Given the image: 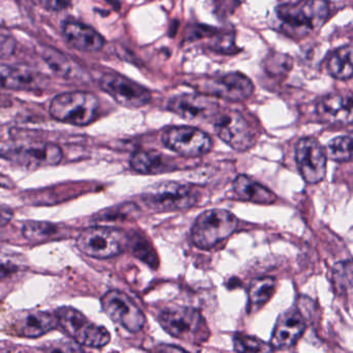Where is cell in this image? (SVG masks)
<instances>
[{"label":"cell","mask_w":353,"mask_h":353,"mask_svg":"<svg viewBox=\"0 0 353 353\" xmlns=\"http://www.w3.org/2000/svg\"><path fill=\"white\" fill-rule=\"evenodd\" d=\"M276 14L281 30L288 36L301 38L324 26L330 7L326 0H301L279 6Z\"/></svg>","instance_id":"6da1fadb"},{"label":"cell","mask_w":353,"mask_h":353,"mask_svg":"<svg viewBox=\"0 0 353 353\" xmlns=\"http://www.w3.org/2000/svg\"><path fill=\"white\" fill-rule=\"evenodd\" d=\"M141 198L152 212H172L193 208L199 200V194L189 183L163 181L148 188Z\"/></svg>","instance_id":"7a4b0ae2"},{"label":"cell","mask_w":353,"mask_h":353,"mask_svg":"<svg viewBox=\"0 0 353 353\" xmlns=\"http://www.w3.org/2000/svg\"><path fill=\"white\" fill-rule=\"evenodd\" d=\"M100 102L92 92H63L51 101V117L61 123L84 127L90 125L98 115Z\"/></svg>","instance_id":"3957f363"},{"label":"cell","mask_w":353,"mask_h":353,"mask_svg":"<svg viewBox=\"0 0 353 353\" xmlns=\"http://www.w3.org/2000/svg\"><path fill=\"white\" fill-rule=\"evenodd\" d=\"M239 220L226 210H208L200 214L192 227L191 239L202 250L214 248L236 230Z\"/></svg>","instance_id":"277c9868"},{"label":"cell","mask_w":353,"mask_h":353,"mask_svg":"<svg viewBox=\"0 0 353 353\" xmlns=\"http://www.w3.org/2000/svg\"><path fill=\"white\" fill-rule=\"evenodd\" d=\"M158 320L165 332L185 342L201 343L210 334L205 320L194 307H167L161 312Z\"/></svg>","instance_id":"5b68a950"},{"label":"cell","mask_w":353,"mask_h":353,"mask_svg":"<svg viewBox=\"0 0 353 353\" xmlns=\"http://www.w3.org/2000/svg\"><path fill=\"white\" fill-rule=\"evenodd\" d=\"M54 314L59 325L78 344L101 348L110 342V332L106 327L90 321L79 310L65 305L59 307Z\"/></svg>","instance_id":"8992f818"},{"label":"cell","mask_w":353,"mask_h":353,"mask_svg":"<svg viewBox=\"0 0 353 353\" xmlns=\"http://www.w3.org/2000/svg\"><path fill=\"white\" fill-rule=\"evenodd\" d=\"M190 85L200 94L230 102L248 100L254 92V85L251 80L237 72L222 76L197 78Z\"/></svg>","instance_id":"52a82bcc"},{"label":"cell","mask_w":353,"mask_h":353,"mask_svg":"<svg viewBox=\"0 0 353 353\" xmlns=\"http://www.w3.org/2000/svg\"><path fill=\"white\" fill-rule=\"evenodd\" d=\"M0 156L24 168L37 169L59 164L63 159V152L55 144L26 142L5 146L0 150Z\"/></svg>","instance_id":"ba28073f"},{"label":"cell","mask_w":353,"mask_h":353,"mask_svg":"<svg viewBox=\"0 0 353 353\" xmlns=\"http://www.w3.org/2000/svg\"><path fill=\"white\" fill-rule=\"evenodd\" d=\"M127 243L128 237L123 231L108 227L85 229L76 241L82 253L97 259H108L119 255Z\"/></svg>","instance_id":"9c48e42d"},{"label":"cell","mask_w":353,"mask_h":353,"mask_svg":"<svg viewBox=\"0 0 353 353\" xmlns=\"http://www.w3.org/2000/svg\"><path fill=\"white\" fill-rule=\"evenodd\" d=\"M214 121L216 135L232 150L245 152L255 144V131L239 111H220Z\"/></svg>","instance_id":"30bf717a"},{"label":"cell","mask_w":353,"mask_h":353,"mask_svg":"<svg viewBox=\"0 0 353 353\" xmlns=\"http://www.w3.org/2000/svg\"><path fill=\"white\" fill-rule=\"evenodd\" d=\"M161 139L168 150L188 158L203 156L212 148L210 135L198 128L189 125L168 128L163 132Z\"/></svg>","instance_id":"8fae6325"},{"label":"cell","mask_w":353,"mask_h":353,"mask_svg":"<svg viewBox=\"0 0 353 353\" xmlns=\"http://www.w3.org/2000/svg\"><path fill=\"white\" fill-rule=\"evenodd\" d=\"M105 313L130 332H138L145 324V315L131 297L119 290L107 292L101 299Z\"/></svg>","instance_id":"7c38bea8"},{"label":"cell","mask_w":353,"mask_h":353,"mask_svg":"<svg viewBox=\"0 0 353 353\" xmlns=\"http://www.w3.org/2000/svg\"><path fill=\"white\" fill-rule=\"evenodd\" d=\"M100 86L115 102L127 108H141L152 100L148 88L119 74H105Z\"/></svg>","instance_id":"4fadbf2b"},{"label":"cell","mask_w":353,"mask_h":353,"mask_svg":"<svg viewBox=\"0 0 353 353\" xmlns=\"http://www.w3.org/2000/svg\"><path fill=\"white\" fill-rule=\"evenodd\" d=\"M295 160L297 168L305 183L316 185L325 176V150L315 138H301L295 146Z\"/></svg>","instance_id":"5bb4252c"},{"label":"cell","mask_w":353,"mask_h":353,"mask_svg":"<svg viewBox=\"0 0 353 353\" xmlns=\"http://www.w3.org/2000/svg\"><path fill=\"white\" fill-rule=\"evenodd\" d=\"M168 110L187 121H210L220 112V106L208 94H183L174 97L168 103Z\"/></svg>","instance_id":"9a60e30c"},{"label":"cell","mask_w":353,"mask_h":353,"mask_svg":"<svg viewBox=\"0 0 353 353\" xmlns=\"http://www.w3.org/2000/svg\"><path fill=\"white\" fill-rule=\"evenodd\" d=\"M48 78L26 68L0 65V88L14 92H34L48 85Z\"/></svg>","instance_id":"2e32d148"},{"label":"cell","mask_w":353,"mask_h":353,"mask_svg":"<svg viewBox=\"0 0 353 353\" xmlns=\"http://www.w3.org/2000/svg\"><path fill=\"white\" fill-rule=\"evenodd\" d=\"M305 330V321L299 310L292 307L279 316L270 346L274 350L293 346Z\"/></svg>","instance_id":"e0dca14e"},{"label":"cell","mask_w":353,"mask_h":353,"mask_svg":"<svg viewBox=\"0 0 353 353\" xmlns=\"http://www.w3.org/2000/svg\"><path fill=\"white\" fill-rule=\"evenodd\" d=\"M352 96L334 92L318 101L316 112L323 123L330 125H350L352 123Z\"/></svg>","instance_id":"ac0fdd59"},{"label":"cell","mask_w":353,"mask_h":353,"mask_svg":"<svg viewBox=\"0 0 353 353\" xmlns=\"http://www.w3.org/2000/svg\"><path fill=\"white\" fill-rule=\"evenodd\" d=\"M57 326V315L45 311L21 312L12 322V330L22 338H39Z\"/></svg>","instance_id":"d6986e66"},{"label":"cell","mask_w":353,"mask_h":353,"mask_svg":"<svg viewBox=\"0 0 353 353\" xmlns=\"http://www.w3.org/2000/svg\"><path fill=\"white\" fill-rule=\"evenodd\" d=\"M63 36L68 43L82 52H97L102 50L105 40L94 28L76 20L63 24Z\"/></svg>","instance_id":"ffe728a7"},{"label":"cell","mask_w":353,"mask_h":353,"mask_svg":"<svg viewBox=\"0 0 353 353\" xmlns=\"http://www.w3.org/2000/svg\"><path fill=\"white\" fill-rule=\"evenodd\" d=\"M130 165L141 174H161L176 169L175 162L158 150H139L132 156Z\"/></svg>","instance_id":"44dd1931"},{"label":"cell","mask_w":353,"mask_h":353,"mask_svg":"<svg viewBox=\"0 0 353 353\" xmlns=\"http://www.w3.org/2000/svg\"><path fill=\"white\" fill-rule=\"evenodd\" d=\"M233 192L243 201L256 204H272L276 201L274 192L247 175L241 174L234 179Z\"/></svg>","instance_id":"7402d4cb"},{"label":"cell","mask_w":353,"mask_h":353,"mask_svg":"<svg viewBox=\"0 0 353 353\" xmlns=\"http://www.w3.org/2000/svg\"><path fill=\"white\" fill-rule=\"evenodd\" d=\"M42 57L49 68L61 77L67 79L83 77L84 73L81 68L59 51L52 48H44L42 51Z\"/></svg>","instance_id":"603a6c76"},{"label":"cell","mask_w":353,"mask_h":353,"mask_svg":"<svg viewBox=\"0 0 353 353\" xmlns=\"http://www.w3.org/2000/svg\"><path fill=\"white\" fill-rule=\"evenodd\" d=\"M352 47L351 45L340 47L328 57L327 71L334 79L347 81L352 78Z\"/></svg>","instance_id":"cb8c5ba5"},{"label":"cell","mask_w":353,"mask_h":353,"mask_svg":"<svg viewBox=\"0 0 353 353\" xmlns=\"http://www.w3.org/2000/svg\"><path fill=\"white\" fill-rule=\"evenodd\" d=\"M276 281L272 276L256 279L250 285L249 303L252 310H258L265 305L276 291Z\"/></svg>","instance_id":"d4e9b609"},{"label":"cell","mask_w":353,"mask_h":353,"mask_svg":"<svg viewBox=\"0 0 353 353\" xmlns=\"http://www.w3.org/2000/svg\"><path fill=\"white\" fill-rule=\"evenodd\" d=\"M325 150L326 157L334 162H350L352 159V138L350 135L339 136L328 142Z\"/></svg>","instance_id":"484cf974"},{"label":"cell","mask_w":353,"mask_h":353,"mask_svg":"<svg viewBox=\"0 0 353 353\" xmlns=\"http://www.w3.org/2000/svg\"><path fill=\"white\" fill-rule=\"evenodd\" d=\"M59 232V227L49 222L28 221L22 228V234L32 243H41L54 236Z\"/></svg>","instance_id":"4316f807"},{"label":"cell","mask_w":353,"mask_h":353,"mask_svg":"<svg viewBox=\"0 0 353 353\" xmlns=\"http://www.w3.org/2000/svg\"><path fill=\"white\" fill-rule=\"evenodd\" d=\"M334 287L339 293L348 294L352 289V263L351 260L336 264L332 272Z\"/></svg>","instance_id":"83f0119b"},{"label":"cell","mask_w":353,"mask_h":353,"mask_svg":"<svg viewBox=\"0 0 353 353\" xmlns=\"http://www.w3.org/2000/svg\"><path fill=\"white\" fill-rule=\"evenodd\" d=\"M234 350L239 352H270L274 350L270 344L252 336L236 334L233 338Z\"/></svg>","instance_id":"f1b7e54d"},{"label":"cell","mask_w":353,"mask_h":353,"mask_svg":"<svg viewBox=\"0 0 353 353\" xmlns=\"http://www.w3.org/2000/svg\"><path fill=\"white\" fill-rule=\"evenodd\" d=\"M23 259L16 253L0 250V279L8 278L21 270Z\"/></svg>","instance_id":"f546056e"},{"label":"cell","mask_w":353,"mask_h":353,"mask_svg":"<svg viewBox=\"0 0 353 353\" xmlns=\"http://www.w3.org/2000/svg\"><path fill=\"white\" fill-rule=\"evenodd\" d=\"M292 68V59L287 55H270L266 61L265 70L270 75H286Z\"/></svg>","instance_id":"4dcf8cb0"},{"label":"cell","mask_w":353,"mask_h":353,"mask_svg":"<svg viewBox=\"0 0 353 353\" xmlns=\"http://www.w3.org/2000/svg\"><path fill=\"white\" fill-rule=\"evenodd\" d=\"M138 212V208L133 203L121 204L115 208H108L107 212H103L100 218L103 220H111V219H128L133 216Z\"/></svg>","instance_id":"1f68e13d"},{"label":"cell","mask_w":353,"mask_h":353,"mask_svg":"<svg viewBox=\"0 0 353 353\" xmlns=\"http://www.w3.org/2000/svg\"><path fill=\"white\" fill-rule=\"evenodd\" d=\"M133 252L139 259L143 260L152 268H154V264L158 263L154 250L144 239H138L133 243Z\"/></svg>","instance_id":"d6a6232c"},{"label":"cell","mask_w":353,"mask_h":353,"mask_svg":"<svg viewBox=\"0 0 353 353\" xmlns=\"http://www.w3.org/2000/svg\"><path fill=\"white\" fill-rule=\"evenodd\" d=\"M17 42L9 32L0 30V59H8L15 52Z\"/></svg>","instance_id":"836d02e7"},{"label":"cell","mask_w":353,"mask_h":353,"mask_svg":"<svg viewBox=\"0 0 353 353\" xmlns=\"http://www.w3.org/2000/svg\"><path fill=\"white\" fill-rule=\"evenodd\" d=\"M37 6L47 11H65L71 6L72 0H32Z\"/></svg>","instance_id":"e575fe53"},{"label":"cell","mask_w":353,"mask_h":353,"mask_svg":"<svg viewBox=\"0 0 353 353\" xmlns=\"http://www.w3.org/2000/svg\"><path fill=\"white\" fill-rule=\"evenodd\" d=\"M14 212L9 206L0 203V227L6 226L13 219Z\"/></svg>","instance_id":"d590c367"},{"label":"cell","mask_w":353,"mask_h":353,"mask_svg":"<svg viewBox=\"0 0 353 353\" xmlns=\"http://www.w3.org/2000/svg\"><path fill=\"white\" fill-rule=\"evenodd\" d=\"M13 181L9 177L0 174V187L6 188V189H11L13 187Z\"/></svg>","instance_id":"8d00e7d4"},{"label":"cell","mask_w":353,"mask_h":353,"mask_svg":"<svg viewBox=\"0 0 353 353\" xmlns=\"http://www.w3.org/2000/svg\"><path fill=\"white\" fill-rule=\"evenodd\" d=\"M5 99L3 98V96L0 94V106H3V102H5Z\"/></svg>","instance_id":"74e56055"}]
</instances>
